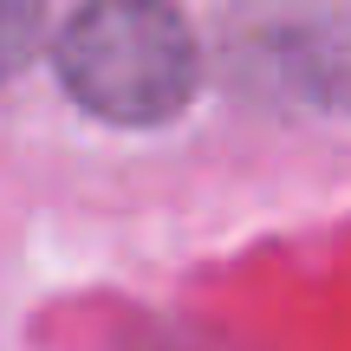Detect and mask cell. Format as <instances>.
<instances>
[{
  "mask_svg": "<svg viewBox=\"0 0 351 351\" xmlns=\"http://www.w3.org/2000/svg\"><path fill=\"white\" fill-rule=\"evenodd\" d=\"M59 78L104 124H163L195 91V39L169 0H85L59 33Z\"/></svg>",
  "mask_w": 351,
  "mask_h": 351,
  "instance_id": "6da1fadb",
  "label": "cell"
},
{
  "mask_svg": "<svg viewBox=\"0 0 351 351\" xmlns=\"http://www.w3.org/2000/svg\"><path fill=\"white\" fill-rule=\"evenodd\" d=\"M39 46V0H0V85L33 59Z\"/></svg>",
  "mask_w": 351,
  "mask_h": 351,
  "instance_id": "7a4b0ae2",
  "label": "cell"
}]
</instances>
